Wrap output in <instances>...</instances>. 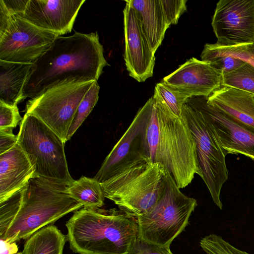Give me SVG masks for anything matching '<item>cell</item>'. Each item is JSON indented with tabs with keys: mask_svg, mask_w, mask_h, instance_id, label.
Returning a JSON list of instances; mask_svg holds the SVG:
<instances>
[{
	"mask_svg": "<svg viewBox=\"0 0 254 254\" xmlns=\"http://www.w3.org/2000/svg\"><path fill=\"white\" fill-rule=\"evenodd\" d=\"M85 0H29L16 15L34 26L61 36L70 33Z\"/></svg>",
	"mask_w": 254,
	"mask_h": 254,
	"instance_id": "15",
	"label": "cell"
},
{
	"mask_svg": "<svg viewBox=\"0 0 254 254\" xmlns=\"http://www.w3.org/2000/svg\"><path fill=\"white\" fill-rule=\"evenodd\" d=\"M65 226L70 248L80 254H126L139 237L137 218L116 208H80Z\"/></svg>",
	"mask_w": 254,
	"mask_h": 254,
	"instance_id": "3",
	"label": "cell"
},
{
	"mask_svg": "<svg viewBox=\"0 0 254 254\" xmlns=\"http://www.w3.org/2000/svg\"><path fill=\"white\" fill-rule=\"evenodd\" d=\"M196 200L183 194L168 171L166 188L156 204L137 217L139 237L154 244L170 247L185 229Z\"/></svg>",
	"mask_w": 254,
	"mask_h": 254,
	"instance_id": "7",
	"label": "cell"
},
{
	"mask_svg": "<svg viewBox=\"0 0 254 254\" xmlns=\"http://www.w3.org/2000/svg\"><path fill=\"white\" fill-rule=\"evenodd\" d=\"M199 244L207 254H250L237 249L216 234L205 236L201 239Z\"/></svg>",
	"mask_w": 254,
	"mask_h": 254,
	"instance_id": "28",
	"label": "cell"
},
{
	"mask_svg": "<svg viewBox=\"0 0 254 254\" xmlns=\"http://www.w3.org/2000/svg\"><path fill=\"white\" fill-rule=\"evenodd\" d=\"M222 73L208 62L192 58L162 81L190 99L208 97L221 86Z\"/></svg>",
	"mask_w": 254,
	"mask_h": 254,
	"instance_id": "16",
	"label": "cell"
},
{
	"mask_svg": "<svg viewBox=\"0 0 254 254\" xmlns=\"http://www.w3.org/2000/svg\"><path fill=\"white\" fill-rule=\"evenodd\" d=\"M207 103L254 129V95L228 86H221L207 97Z\"/></svg>",
	"mask_w": 254,
	"mask_h": 254,
	"instance_id": "18",
	"label": "cell"
},
{
	"mask_svg": "<svg viewBox=\"0 0 254 254\" xmlns=\"http://www.w3.org/2000/svg\"><path fill=\"white\" fill-rule=\"evenodd\" d=\"M33 175V167L18 143L0 154V202L22 189Z\"/></svg>",
	"mask_w": 254,
	"mask_h": 254,
	"instance_id": "17",
	"label": "cell"
},
{
	"mask_svg": "<svg viewBox=\"0 0 254 254\" xmlns=\"http://www.w3.org/2000/svg\"><path fill=\"white\" fill-rule=\"evenodd\" d=\"M183 113L196 143L200 177L206 184L213 202L222 209L221 190L228 178L226 155L198 110L187 102L183 108Z\"/></svg>",
	"mask_w": 254,
	"mask_h": 254,
	"instance_id": "8",
	"label": "cell"
},
{
	"mask_svg": "<svg viewBox=\"0 0 254 254\" xmlns=\"http://www.w3.org/2000/svg\"><path fill=\"white\" fill-rule=\"evenodd\" d=\"M153 97L179 117H182L184 106L189 99L162 81L156 84Z\"/></svg>",
	"mask_w": 254,
	"mask_h": 254,
	"instance_id": "25",
	"label": "cell"
},
{
	"mask_svg": "<svg viewBox=\"0 0 254 254\" xmlns=\"http://www.w3.org/2000/svg\"><path fill=\"white\" fill-rule=\"evenodd\" d=\"M70 196L83 207L98 209L104 204L105 198L101 183L93 178L82 176L68 186Z\"/></svg>",
	"mask_w": 254,
	"mask_h": 254,
	"instance_id": "22",
	"label": "cell"
},
{
	"mask_svg": "<svg viewBox=\"0 0 254 254\" xmlns=\"http://www.w3.org/2000/svg\"><path fill=\"white\" fill-rule=\"evenodd\" d=\"M162 9L167 24L177 23L180 17L187 10V0H160Z\"/></svg>",
	"mask_w": 254,
	"mask_h": 254,
	"instance_id": "29",
	"label": "cell"
},
{
	"mask_svg": "<svg viewBox=\"0 0 254 254\" xmlns=\"http://www.w3.org/2000/svg\"><path fill=\"white\" fill-rule=\"evenodd\" d=\"M126 254H173L170 247L160 246L145 241L138 237Z\"/></svg>",
	"mask_w": 254,
	"mask_h": 254,
	"instance_id": "31",
	"label": "cell"
},
{
	"mask_svg": "<svg viewBox=\"0 0 254 254\" xmlns=\"http://www.w3.org/2000/svg\"><path fill=\"white\" fill-rule=\"evenodd\" d=\"M22 119L17 105L11 106L0 102V127H15Z\"/></svg>",
	"mask_w": 254,
	"mask_h": 254,
	"instance_id": "32",
	"label": "cell"
},
{
	"mask_svg": "<svg viewBox=\"0 0 254 254\" xmlns=\"http://www.w3.org/2000/svg\"><path fill=\"white\" fill-rule=\"evenodd\" d=\"M211 26L220 46L254 42V0H220Z\"/></svg>",
	"mask_w": 254,
	"mask_h": 254,
	"instance_id": "12",
	"label": "cell"
},
{
	"mask_svg": "<svg viewBox=\"0 0 254 254\" xmlns=\"http://www.w3.org/2000/svg\"><path fill=\"white\" fill-rule=\"evenodd\" d=\"M22 189L0 202V238L5 235L18 212L21 203Z\"/></svg>",
	"mask_w": 254,
	"mask_h": 254,
	"instance_id": "27",
	"label": "cell"
},
{
	"mask_svg": "<svg viewBox=\"0 0 254 254\" xmlns=\"http://www.w3.org/2000/svg\"><path fill=\"white\" fill-rule=\"evenodd\" d=\"M66 240L56 226L49 225L27 239L21 254H63Z\"/></svg>",
	"mask_w": 254,
	"mask_h": 254,
	"instance_id": "21",
	"label": "cell"
},
{
	"mask_svg": "<svg viewBox=\"0 0 254 254\" xmlns=\"http://www.w3.org/2000/svg\"><path fill=\"white\" fill-rule=\"evenodd\" d=\"M11 17V14L7 9L3 0H0V36L6 30Z\"/></svg>",
	"mask_w": 254,
	"mask_h": 254,
	"instance_id": "35",
	"label": "cell"
},
{
	"mask_svg": "<svg viewBox=\"0 0 254 254\" xmlns=\"http://www.w3.org/2000/svg\"><path fill=\"white\" fill-rule=\"evenodd\" d=\"M99 90L97 81H95L77 108L67 132L66 141L70 139L92 111L98 100Z\"/></svg>",
	"mask_w": 254,
	"mask_h": 254,
	"instance_id": "26",
	"label": "cell"
},
{
	"mask_svg": "<svg viewBox=\"0 0 254 254\" xmlns=\"http://www.w3.org/2000/svg\"><path fill=\"white\" fill-rule=\"evenodd\" d=\"M67 185L33 177L22 189L18 212L3 238L16 242L29 238L40 229L52 225L83 205L73 199Z\"/></svg>",
	"mask_w": 254,
	"mask_h": 254,
	"instance_id": "4",
	"label": "cell"
},
{
	"mask_svg": "<svg viewBox=\"0 0 254 254\" xmlns=\"http://www.w3.org/2000/svg\"><path fill=\"white\" fill-rule=\"evenodd\" d=\"M35 64L23 90L24 99L63 84L97 81L109 65L97 32L57 37Z\"/></svg>",
	"mask_w": 254,
	"mask_h": 254,
	"instance_id": "1",
	"label": "cell"
},
{
	"mask_svg": "<svg viewBox=\"0 0 254 254\" xmlns=\"http://www.w3.org/2000/svg\"><path fill=\"white\" fill-rule=\"evenodd\" d=\"M188 103L203 116L226 156L242 154L254 161V129L207 103V97H195Z\"/></svg>",
	"mask_w": 254,
	"mask_h": 254,
	"instance_id": "11",
	"label": "cell"
},
{
	"mask_svg": "<svg viewBox=\"0 0 254 254\" xmlns=\"http://www.w3.org/2000/svg\"><path fill=\"white\" fill-rule=\"evenodd\" d=\"M151 105V97L139 109L126 131L106 157L94 177L99 183L109 180L120 168L143 155L141 145Z\"/></svg>",
	"mask_w": 254,
	"mask_h": 254,
	"instance_id": "13",
	"label": "cell"
},
{
	"mask_svg": "<svg viewBox=\"0 0 254 254\" xmlns=\"http://www.w3.org/2000/svg\"><path fill=\"white\" fill-rule=\"evenodd\" d=\"M13 127H0V154L15 146L18 141V136L13 133Z\"/></svg>",
	"mask_w": 254,
	"mask_h": 254,
	"instance_id": "33",
	"label": "cell"
},
{
	"mask_svg": "<svg viewBox=\"0 0 254 254\" xmlns=\"http://www.w3.org/2000/svg\"><path fill=\"white\" fill-rule=\"evenodd\" d=\"M18 141L34 170L33 177L71 185L64 142L35 116L25 113L17 134Z\"/></svg>",
	"mask_w": 254,
	"mask_h": 254,
	"instance_id": "6",
	"label": "cell"
},
{
	"mask_svg": "<svg viewBox=\"0 0 254 254\" xmlns=\"http://www.w3.org/2000/svg\"><path fill=\"white\" fill-rule=\"evenodd\" d=\"M35 68V64L0 60V102L14 106L23 101L24 87Z\"/></svg>",
	"mask_w": 254,
	"mask_h": 254,
	"instance_id": "20",
	"label": "cell"
},
{
	"mask_svg": "<svg viewBox=\"0 0 254 254\" xmlns=\"http://www.w3.org/2000/svg\"><path fill=\"white\" fill-rule=\"evenodd\" d=\"M125 1L123 10L125 64L129 75L142 82L153 76L155 54L143 33L135 10L128 0Z\"/></svg>",
	"mask_w": 254,
	"mask_h": 254,
	"instance_id": "14",
	"label": "cell"
},
{
	"mask_svg": "<svg viewBox=\"0 0 254 254\" xmlns=\"http://www.w3.org/2000/svg\"><path fill=\"white\" fill-rule=\"evenodd\" d=\"M221 86L235 88L254 95V67L245 63L231 72L223 73Z\"/></svg>",
	"mask_w": 254,
	"mask_h": 254,
	"instance_id": "24",
	"label": "cell"
},
{
	"mask_svg": "<svg viewBox=\"0 0 254 254\" xmlns=\"http://www.w3.org/2000/svg\"><path fill=\"white\" fill-rule=\"evenodd\" d=\"M168 170L142 155L101 183L105 197L126 213L138 217L148 212L164 191Z\"/></svg>",
	"mask_w": 254,
	"mask_h": 254,
	"instance_id": "5",
	"label": "cell"
},
{
	"mask_svg": "<svg viewBox=\"0 0 254 254\" xmlns=\"http://www.w3.org/2000/svg\"><path fill=\"white\" fill-rule=\"evenodd\" d=\"M95 81L63 84L29 100L26 113L41 120L65 143L77 108Z\"/></svg>",
	"mask_w": 254,
	"mask_h": 254,
	"instance_id": "9",
	"label": "cell"
},
{
	"mask_svg": "<svg viewBox=\"0 0 254 254\" xmlns=\"http://www.w3.org/2000/svg\"><path fill=\"white\" fill-rule=\"evenodd\" d=\"M128 1L135 10L143 33L155 54L169 27L160 0H128Z\"/></svg>",
	"mask_w": 254,
	"mask_h": 254,
	"instance_id": "19",
	"label": "cell"
},
{
	"mask_svg": "<svg viewBox=\"0 0 254 254\" xmlns=\"http://www.w3.org/2000/svg\"><path fill=\"white\" fill-rule=\"evenodd\" d=\"M231 56L238 58L254 67V42L232 46L206 43L200 57Z\"/></svg>",
	"mask_w": 254,
	"mask_h": 254,
	"instance_id": "23",
	"label": "cell"
},
{
	"mask_svg": "<svg viewBox=\"0 0 254 254\" xmlns=\"http://www.w3.org/2000/svg\"><path fill=\"white\" fill-rule=\"evenodd\" d=\"M22 254L21 252H17V253H16L15 254Z\"/></svg>",
	"mask_w": 254,
	"mask_h": 254,
	"instance_id": "37",
	"label": "cell"
},
{
	"mask_svg": "<svg viewBox=\"0 0 254 254\" xmlns=\"http://www.w3.org/2000/svg\"><path fill=\"white\" fill-rule=\"evenodd\" d=\"M0 240V254H14L18 252V249L16 242L9 243L2 239Z\"/></svg>",
	"mask_w": 254,
	"mask_h": 254,
	"instance_id": "36",
	"label": "cell"
},
{
	"mask_svg": "<svg viewBox=\"0 0 254 254\" xmlns=\"http://www.w3.org/2000/svg\"><path fill=\"white\" fill-rule=\"evenodd\" d=\"M58 36L11 14L6 30L0 36V60L35 64Z\"/></svg>",
	"mask_w": 254,
	"mask_h": 254,
	"instance_id": "10",
	"label": "cell"
},
{
	"mask_svg": "<svg viewBox=\"0 0 254 254\" xmlns=\"http://www.w3.org/2000/svg\"><path fill=\"white\" fill-rule=\"evenodd\" d=\"M3 1L11 14L19 15L24 11L29 0H3Z\"/></svg>",
	"mask_w": 254,
	"mask_h": 254,
	"instance_id": "34",
	"label": "cell"
},
{
	"mask_svg": "<svg viewBox=\"0 0 254 254\" xmlns=\"http://www.w3.org/2000/svg\"><path fill=\"white\" fill-rule=\"evenodd\" d=\"M201 60L208 62L222 74L231 72L245 64L244 61L231 56H211L201 58Z\"/></svg>",
	"mask_w": 254,
	"mask_h": 254,
	"instance_id": "30",
	"label": "cell"
},
{
	"mask_svg": "<svg viewBox=\"0 0 254 254\" xmlns=\"http://www.w3.org/2000/svg\"><path fill=\"white\" fill-rule=\"evenodd\" d=\"M151 98L142 154L152 162L163 165L179 189L185 188L195 174L201 176L195 140L184 113L178 117Z\"/></svg>",
	"mask_w": 254,
	"mask_h": 254,
	"instance_id": "2",
	"label": "cell"
}]
</instances>
